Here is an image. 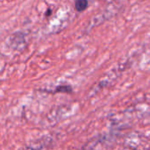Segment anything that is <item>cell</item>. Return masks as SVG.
Returning <instances> with one entry per match:
<instances>
[{"mask_svg":"<svg viewBox=\"0 0 150 150\" xmlns=\"http://www.w3.org/2000/svg\"><path fill=\"white\" fill-rule=\"evenodd\" d=\"M75 6L78 11H83L88 6V0H76Z\"/></svg>","mask_w":150,"mask_h":150,"instance_id":"6da1fadb","label":"cell"}]
</instances>
